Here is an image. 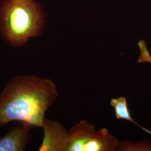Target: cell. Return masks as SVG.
<instances>
[{
    "mask_svg": "<svg viewBox=\"0 0 151 151\" xmlns=\"http://www.w3.org/2000/svg\"><path fill=\"white\" fill-rule=\"evenodd\" d=\"M45 17L36 0H4L0 4V34L12 47L25 45L40 36Z\"/></svg>",
    "mask_w": 151,
    "mask_h": 151,
    "instance_id": "obj_2",
    "label": "cell"
},
{
    "mask_svg": "<svg viewBox=\"0 0 151 151\" xmlns=\"http://www.w3.org/2000/svg\"><path fill=\"white\" fill-rule=\"evenodd\" d=\"M150 117H151V113H150Z\"/></svg>",
    "mask_w": 151,
    "mask_h": 151,
    "instance_id": "obj_9",
    "label": "cell"
},
{
    "mask_svg": "<svg viewBox=\"0 0 151 151\" xmlns=\"http://www.w3.org/2000/svg\"><path fill=\"white\" fill-rule=\"evenodd\" d=\"M32 127L21 123L0 138V151H24L31 139Z\"/></svg>",
    "mask_w": 151,
    "mask_h": 151,
    "instance_id": "obj_5",
    "label": "cell"
},
{
    "mask_svg": "<svg viewBox=\"0 0 151 151\" xmlns=\"http://www.w3.org/2000/svg\"><path fill=\"white\" fill-rule=\"evenodd\" d=\"M117 151H151V142L147 139L135 142L126 139L122 140Z\"/></svg>",
    "mask_w": 151,
    "mask_h": 151,
    "instance_id": "obj_7",
    "label": "cell"
},
{
    "mask_svg": "<svg viewBox=\"0 0 151 151\" xmlns=\"http://www.w3.org/2000/svg\"><path fill=\"white\" fill-rule=\"evenodd\" d=\"M68 151H117L120 140L105 128L99 130L83 120L68 130Z\"/></svg>",
    "mask_w": 151,
    "mask_h": 151,
    "instance_id": "obj_3",
    "label": "cell"
},
{
    "mask_svg": "<svg viewBox=\"0 0 151 151\" xmlns=\"http://www.w3.org/2000/svg\"><path fill=\"white\" fill-rule=\"evenodd\" d=\"M110 105L114 108L115 111V115L116 119L120 120H126L133 124H135L138 128L147 133L151 134V131L140 124L137 123L134 119L132 118L131 114L128 106L127 100L124 96H120L118 98H113L110 100Z\"/></svg>",
    "mask_w": 151,
    "mask_h": 151,
    "instance_id": "obj_6",
    "label": "cell"
},
{
    "mask_svg": "<svg viewBox=\"0 0 151 151\" xmlns=\"http://www.w3.org/2000/svg\"><path fill=\"white\" fill-rule=\"evenodd\" d=\"M58 97L57 86L50 79L15 76L0 93V128L14 121L42 128L47 111Z\"/></svg>",
    "mask_w": 151,
    "mask_h": 151,
    "instance_id": "obj_1",
    "label": "cell"
},
{
    "mask_svg": "<svg viewBox=\"0 0 151 151\" xmlns=\"http://www.w3.org/2000/svg\"><path fill=\"white\" fill-rule=\"evenodd\" d=\"M139 48L140 49V55L138 60V63L148 62L151 63V56L147 48L146 42L144 40H140L138 43Z\"/></svg>",
    "mask_w": 151,
    "mask_h": 151,
    "instance_id": "obj_8",
    "label": "cell"
},
{
    "mask_svg": "<svg viewBox=\"0 0 151 151\" xmlns=\"http://www.w3.org/2000/svg\"><path fill=\"white\" fill-rule=\"evenodd\" d=\"M43 139L39 151H68V131L60 122L45 118Z\"/></svg>",
    "mask_w": 151,
    "mask_h": 151,
    "instance_id": "obj_4",
    "label": "cell"
}]
</instances>
